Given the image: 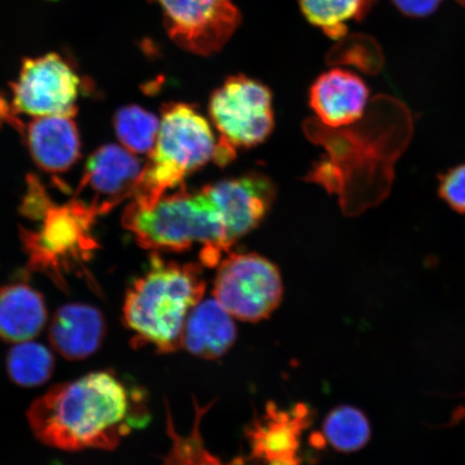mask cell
<instances>
[{"mask_svg":"<svg viewBox=\"0 0 465 465\" xmlns=\"http://www.w3.org/2000/svg\"><path fill=\"white\" fill-rule=\"evenodd\" d=\"M100 216L84 201L56 206L49 203L37 231H25L22 240L33 271L44 272L60 289L67 287L66 276L92 258L97 247L92 229Z\"/></svg>","mask_w":465,"mask_h":465,"instance_id":"5b68a950","label":"cell"},{"mask_svg":"<svg viewBox=\"0 0 465 465\" xmlns=\"http://www.w3.org/2000/svg\"><path fill=\"white\" fill-rule=\"evenodd\" d=\"M443 0H392L395 7L409 17H427L439 9Z\"/></svg>","mask_w":465,"mask_h":465,"instance_id":"cb8c5ba5","label":"cell"},{"mask_svg":"<svg viewBox=\"0 0 465 465\" xmlns=\"http://www.w3.org/2000/svg\"><path fill=\"white\" fill-rule=\"evenodd\" d=\"M202 267L151 257L148 270L127 291L124 322L137 348L153 346L161 353L182 348L185 322L205 295Z\"/></svg>","mask_w":465,"mask_h":465,"instance_id":"7a4b0ae2","label":"cell"},{"mask_svg":"<svg viewBox=\"0 0 465 465\" xmlns=\"http://www.w3.org/2000/svg\"><path fill=\"white\" fill-rule=\"evenodd\" d=\"M26 144L42 170L60 173L80 156V137L73 116H39L25 127Z\"/></svg>","mask_w":465,"mask_h":465,"instance_id":"4fadbf2b","label":"cell"},{"mask_svg":"<svg viewBox=\"0 0 465 465\" xmlns=\"http://www.w3.org/2000/svg\"><path fill=\"white\" fill-rule=\"evenodd\" d=\"M439 195L453 212L465 214V162L440 174Z\"/></svg>","mask_w":465,"mask_h":465,"instance_id":"603a6c76","label":"cell"},{"mask_svg":"<svg viewBox=\"0 0 465 465\" xmlns=\"http://www.w3.org/2000/svg\"><path fill=\"white\" fill-rule=\"evenodd\" d=\"M168 405L170 404L166 402V431L171 440V449L163 465H224L206 449L202 436V420L211 409L212 404L202 406L194 401L193 426L187 435H180L177 432Z\"/></svg>","mask_w":465,"mask_h":465,"instance_id":"d6986e66","label":"cell"},{"mask_svg":"<svg viewBox=\"0 0 465 465\" xmlns=\"http://www.w3.org/2000/svg\"><path fill=\"white\" fill-rule=\"evenodd\" d=\"M323 433L334 450L351 453L368 445L371 429L369 418L361 410L351 405H341L325 417Z\"/></svg>","mask_w":465,"mask_h":465,"instance_id":"ffe728a7","label":"cell"},{"mask_svg":"<svg viewBox=\"0 0 465 465\" xmlns=\"http://www.w3.org/2000/svg\"><path fill=\"white\" fill-rule=\"evenodd\" d=\"M168 36L180 48L202 56L223 50L242 23L234 0H153Z\"/></svg>","mask_w":465,"mask_h":465,"instance_id":"ba28073f","label":"cell"},{"mask_svg":"<svg viewBox=\"0 0 465 465\" xmlns=\"http://www.w3.org/2000/svg\"><path fill=\"white\" fill-rule=\"evenodd\" d=\"M374 0H300L302 14L312 25L332 39L347 33V23L362 20Z\"/></svg>","mask_w":465,"mask_h":465,"instance_id":"ac0fdd59","label":"cell"},{"mask_svg":"<svg viewBox=\"0 0 465 465\" xmlns=\"http://www.w3.org/2000/svg\"><path fill=\"white\" fill-rule=\"evenodd\" d=\"M219 153V141L205 116L189 104H166L134 200L154 202L166 191L182 187L188 174L208 162L218 163Z\"/></svg>","mask_w":465,"mask_h":465,"instance_id":"277c9868","label":"cell"},{"mask_svg":"<svg viewBox=\"0 0 465 465\" xmlns=\"http://www.w3.org/2000/svg\"><path fill=\"white\" fill-rule=\"evenodd\" d=\"M14 113L39 116H74L81 79L71 64L54 54L26 58L13 87Z\"/></svg>","mask_w":465,"mask_h":465,"instance_id":"9c48e42d","label":"cell"},{"mask_svg":"<svg viewBox=\"0 0 465 465\" xmlns=\"http://www.w3.org/2000/svg\"><path fill=\"white\" fill-rule=\"evenodd\" d=\"M209 114L220 143L232 150L263 143L274 129L272 94L260 81L232 75L213 93Z\"/></svg>","mask_w":465,"mask_h":465,"instance_id":"52a82bcc","label":"cell"},{"mask_svg":"<svg viewBox=\"0 0 465 465\" xmlns=\"http://www.w3.org/2000/svg\"><path fill=\"white\" fill-rule=\"evenodd\" d=\"M106 323L102 312L84 304L63 306L50 324L49 340L58 353L71 361L84 360L101 347Z\"/></svg>","mask_w":465,"mask_h":465,"instance_id":"5bb4252c","label":"cell"},{"mask_svg":"<svg viewBox=\"0 0 465 465\" xmlns=\"http://www.w3.org/2000/svg\"><path fill=\"white\" fill-rule=\"evenodd\" d=\"M283 286L278 267L257 253H232L219 262L213 298L241 322H259L281 305Z\"/></svg>","mask_w":465,"mask_h":465,"instance_id":"8992f818","label":"cell"},{"mask_svg":"<svg viewBox=\"0 0 465 465\" xmlns=\"http://www.w3.org/2000/svg\"><path fill=\"white\" fill-rule=\"evenodd\" d=\"M122 223L145 249L182 252L202 243L201 260L209 266L219 264L230 249L217 209L203 188H183L151 203L133 201Z\"/></svg>","mask_w":465,"mask_h":465,"instance_id":"3957f363","label":"cell"},{"mask_svg":"<svg viewBox=\"0 0 465 465\" xmlns=\"http://www.w3.org/2000/svg\"><path fill=\"white\" fill-rule=\"evenodd\" d=\"M143 172L136 154L119 145H104L87 161L79 192H89L93 200L87 203L103 214L135 194Z\"/></svg>","mask_w":465,"mask_h":465,"instance_id":"8fae6325","label":"cell"},{"mask_svg":"<svg viewBox=\"0 0 465 465\" xmlns=\"http://www.w3.org/2000/svg\"><path fill=\"white\" fill-rule=\"evenodd\" d=\"M303 410L289 415L274 409L255 424L252 431L254 455L269 465H298L299 435L307 415Z\"/></svg>","mask_w":465,"mask_h":465,"instance_id":"e0dca14e","label":"cell"},{"mask_svg":"<svg viewBox=\"0 0 465 465\" xmlns=\"http://www.w3.org/2000/svg\"><path fill=\"white\" fill-rule=\"evenodd\" d=\"M8 373L17 385L36 387L49 381L54 370V358L48 348L31 341L11 349L7 360Z\"/></svg>","mask_w":465,"mask_h":465,"instance_id":"7402d4cb","label":"cell"},{"mask_svg":"<svg viewBox=\"0 0 465 465\" xmlns=\"http://www.w3.org/2000/svg\"><path fill=\"white\" fill-rule=\"evenodd\" d=\"M114 131L122 147L134 154L151 153L160 130V119L136 104L121 108L114 115Z\"/></svg>","mask_w":465,"mask_h":465,"instance_id":"44dd1931","label":"cell"},{"mask_svg":"<svg viewBox=\"0 0 465 465\" xmlns=\"http://www.w3.org/2000/svg\"><path fill=\"white\" fill-rule=\"evenodd\" d=\"M203 189L217 209L230 247L257 228L276 196L274 183L260 173L225 179Z\"/></svg>","mask_w":465,"mask_h":465,"instance_id":"30bf717a","label":"cell"},{"mask_svg":"<svg viewBox=\"0 0 465 465\" xmlns=\"http://www.w3.org/2000/svg\"><path fill=\"white\" fill-rule=\"evenodd\" d=\"M48 318L42 294L25 283L0 288V339L11 342L32 341Z\"/></svg>","mask_w":465,"mask_h":465,"instance_id":"2e32d148","label":"cell"},{"mask_svg":"<svg viewBox=\"0 0 465 465\" xmlns=\"http://www.w3.org/2000/svg\"><path fill=\"white\" fill-rule=\"evenodd\" d=\"M313 113L328 129H346L357 124L368 113L370 90L357 74L333 68L320 74L311 86Z\"/></svg>","mask_w":465,"mask_h":465,"instance_id":"7c38bea8","label":"cell"},{"mask_svg":"<svg viewBox=\"0 0 465 465\" xmlns=\"http://www.w3.org/2000/svg\"><path fill=\"white\" fill-rule=\"evenodd\" d=\"M129 389L110 371H95L61 383L27 411L36 438L54 449L114 450L139 417Z\"/></svg>","mask_w":465,"mask_h":465,"instance_id":"6da1fadb","label":"cell"},{"mask_svg":"<svg viewBox=\"0 0 465 465\" xmlns=\"http://www.w3.org/2000/svg\"><path fill=\"white\" fill-rule=\"evenodd\" d=\"M236 336L234 318L216 300L202 301L185 322L182 348L202 359H219L234 345Z\"/></svg>","mask_w":465,"mask_h":465,"instance_id":"9a60e30c","label":"cell"}]
</instances>
